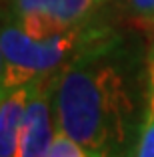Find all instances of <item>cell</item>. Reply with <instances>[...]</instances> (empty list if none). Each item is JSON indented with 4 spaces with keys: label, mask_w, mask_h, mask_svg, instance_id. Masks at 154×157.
<instances>
[{
    "label": "cell",
    "mask_w": 154,
    "mask_h": 157,
    "mask_svg": "<svg viewBox=\"0 0 154 157\" xmlns=\"http://www.w3.org/2000/svg\"><path fill=\"white\" fill-rule=\"evenodd\" d=\"M148 75L138 44L110 33L58 73L60 133L90 157H134L148 105Z\"/></svg>",
    "instance_id": "obj_1"
},
{
    "label": "cell",
    "mask_w": 154,
    "mask_h": 157,
    "mask_svg": "<svg viewBox=\"0 0 154 157\" xmlns=\"http://www.w3.org/2000/svg\"><path fill=\"white\" fill-rule=\"evenodd\" d=\"M112 28L92 20L48 38H32L6 20L0 33V87L2 91L58 75L80 52L106 38Z\"/></svg>",
    "instance_id": "obj_2"
},
{
    "label": "cell",
    "mask_w": 154,
    "mask_h": 157,
    "mask_svg": "<svg viewBox=\"0 0 154 157\" xmlns=\"http://www.w3.org/2000/svg\"><path fill=\"white\" fill-rule=\"evenodd\" d=\"M8 22L32 38H48L92 20L102 0H6Z\"/></svg>",
    "instance_id": "obj_3"
},
{
    "label": "cell",
    "mask_w": 154,
    "mask_h": 157,
    "mask_svg": "<svg viewBox=\"0 0 154 157\" xmlns=\"http://www.w3.org/2000/svg\"><path fill=\"white\" fill-rule=\"evenodd\" d=\"M58 75L40 78L34 87L20 129L18 157H48L58 135L54 89Z\"/></svg>",
    "instance_id": "obj_4"
},
{
    "label": "cell",
    "mask_w": 154,
    "mask_h": 157,
    "mask_svg": "<svg viewBox=\"0 0 154 157\" xmlns=\"http://www.w3.org/2000/svg\"><path fill=\"white\" fill-rule=\"evenodd\" d=\"M38 81H32V83H26L16 89L2 91V103H0V157H18V141H20L22 121Z\"/></svg>",
    "instance_id": "obj_5"
},
{
    "label": "cell",
    "mask_w": 154,
    "mask_h": 157,
    "mask_svg": "<svg viewBox=\"0 0 154 157\" xmlns=\"http://www.w3.org/2000/svg\"><path fill=\"white\" fill-rule=\"evenodd\" d=\"M134 157H154V59L150 60L148 75V105H146L144 123L136 143Z\"/></svg>",
    "instance_id": "obj_6"
},
{
    "label": "cell",
    "mask_w": 154,
    "mask_h": 157,
    "mask_svg": "<svg viewBox=\"0 0 154 157\" xmlns=\"http://www.w3.org/2000/svg\"><path fill=\"white\" fill-rule=\"evenodd\" d=\"M48 157H90V155H88L74 139H70L68 135H64V133L58 131Z\"/></svg>",
    "instance_id": "obj_7"
},
{
    "label": "cell",
    "mask_w": 154,
    "mask_h": 157,
    "mask_svg": "<svg viewBox=\"0 0 154 157\" xmlns=\"http://www.w3.org/2000/svg\"><path fill=\"white\" fill-rule=\"evenodd\" d=\"M128 8L136 20L154 26V0H128Z\"/></svg>",
    "instance_id": "obj_8"
}]
</instances>
